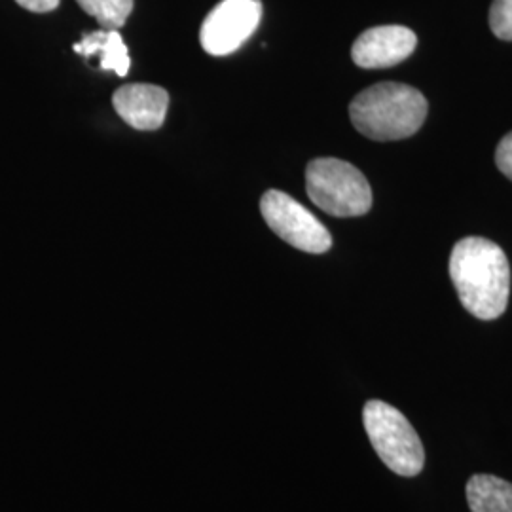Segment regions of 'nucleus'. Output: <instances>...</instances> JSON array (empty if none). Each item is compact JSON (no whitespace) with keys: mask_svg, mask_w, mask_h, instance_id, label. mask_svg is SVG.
Wrapping results in <instances>:
<instances>
[{"mask_svg":"<svg viewBox=\"0 0 512 512\" xmlns=\"http://www.w3.org/2000/svg\"><path fill=\"white\" fill-rule=\"evenodd\" d=\"M112 105L131 128L154 131L164 126L169 95L160 86L128 84L114 92Z\"/></svg>","mask_w":512,"mask_h":512,"instance_id":"8","label":"nucleus"},{"mask_svg":"<svg viewBox=\"0 0 512 512\" xmlns=\"http://www.w3.org/2000/svg\"><path fill=\"white\" fill-rule=\"evenodd\" d=\"M260 213L279 238L304 253L323 255L332 247V236L325 224L281 190H268L262 196Z\"/></svg>","mask_w":512,"mask_h":512,"instance_id":"5","label":"nucleus"},{"mask_svg":"<svg viewBox=\"0 0 512 512\" xmlns=\"http://www.w3.org/2000/svg\"><path fill=\"white\" fill-rule=\"evenodd\" d=\"M73 50L86 59L97 57L99 67L103 71H112L118 76H126L129 73L131 57L128 46L124 44L122 35L116 29H99L95 33H88L80 42L74 44Z\"/></svg>","mask_w":512,"mask_h":512,"instance_id":"9","label":"nucleus"},{"mask_svg":"<svg viewBox=\"0 0 512 512\" xmlns=\"http://www.w3.org/2000/svg\"><path fill=\"white\" fill-rule=\"evenodd\" d=\"M490 27L501 40H512V0H494L490 8Z\"/></svg>","mask_w":512,"mask_h":512,"instance_id":"12","label":"nucleus"},{"mask_svg":"<svg viewBox=\"0 0 512 512\" xmlns=\"http://www.w3.org/2000/svg\"><path fill=\"white\" fill-rule=\"evenodd\" d=\"M311 202L332 217H361L372 207V190L365 175L344 160L317 158L306 169Z\"/></svg>","mask_w":512,"mask_h":512,"instance_id":"4","label":"nucleus"},{"mask_svg":"<svg viewBox=\"0 0 512 512\" xmlns=\"http://www.w3.org/2000/svg\"><path fill=\"white\" fill-rule=\"evenodd\" d=\"M418 37L403 25L372 27L355 40L353 63L361 69H387L403 63L416 50Z\"/></svg>","mask_w":512,"mask_h":512,"instance_id":"7","label":"nucleus"},{"mask_svg":"<svg viewBox=\"0 0 512 512\" xmlns=\"http://www.w3.org/2000/svg\"><path fill=\"white\" fill-rule=\"evenodd\" d=\"M78 6L99 21L101 29H120L133 12V0H76Z\"/></svg>","mask_w":512,"mask_h":512,"instance_id":"11","label":"nucleus"},{"mask_svg":"<svg viewBox=\"0 0 512 512\" xmlns=\"http://www.w3.org/2000/svg\"><path fill=\"white\" fill-rule=\"evenodd\" d=\"M355 129L374 141H399L414 135L427 118V99L412 86L380 82L349 105Z\"/></svg>","mask_w":512,"mask_h":512,"instance_id":"2","label":"nucleus"},{"mask_svg":"<svg viewBox=\"0 0 512 512\" xmlns=\"http://www.w3.org/2000/svg\"><path fill=\"white\" fill-rule=\"evenodd\" d=\"M21 8L29 10V12H35V14H46V12H52L61 0H16Z\"/></svg>","mask_w":512,"mask_h":512,"instance_id":"14","label":"nucleus"},{"mask_svg":"<svg viewBox=\"0 0 512 512\" xmlns=\"http://www.w3.org/2000/svg\"><path fill=\"white\" fill-rule=\"evenodd\" d=\"M495 164L499 171L512 181V131L507 133L495 150Z\"/></svg>","mask_w":512,"mask_h":512,"instance_id":"13","label":"nucleus"},{"mask_svg":"<svg viewBox=\"0 0 512 512\" xmlns=\"http://www.w3.org/2000/svg\"><path fill=\"white\" fill-rule=\"evenodd\" d=\"M465 495L471 512H512V482L499 476H471Z\"/></svg>","mask_w":512,"mask_h":512,"instance_id":"10","label":"nucleus"},{"mask_svg":"<svg viewBox=\"0 0 512 512\" xmlns=\"http://www.w3.org/2000/svg\"><path fill=\"white\" fill-rule=\"evenodd\" d=\"M366 435L384 461L385 467L395 475H420L425 465V450L420 435L401 410L384 401H368L363 410Z\"/></svg>","mask_w":512,"mask_h":512,"instance_id":"3","label":"nucleus"},{"mask_svg":"<svg viewBox=\"0 0 512 512\" xmlns=\"http://www.w3.org/2000/svg\"><path fill=\"white\" fill-rule=\"evenodd\" d=\"M262 19L260 0H222L203 19L200 42L209 55L234 54L255 35Z\"/></svg>","mask_w":512,"mask_h":512,"instance_id":"6","label":"nucleus"},{"mask_svg":"<svg viewBox=\"0 0 512 512\" xmlns=\"http://www.w3.org/2000/svg\"><path fill=\"white\" fill-rule=\"evenodd\" d=\"M450 277L463 308L476 319L501 317L511 293V268L503 249L484 238H465L450 255Z\"/></svg>","mask_w":512,"mask_h":512,"instance_id":"1","label":"nucleus"}]
</instances>
